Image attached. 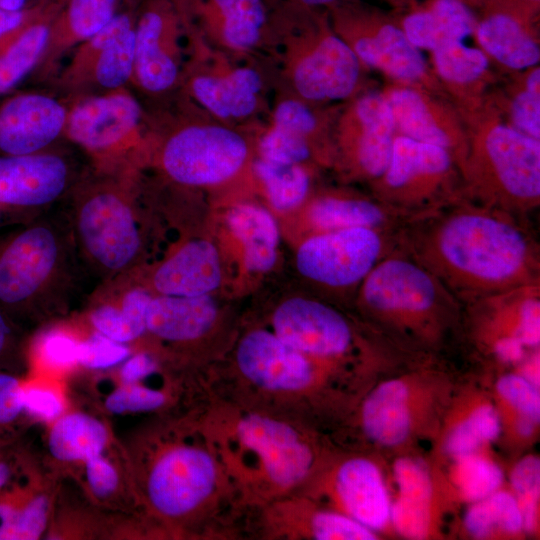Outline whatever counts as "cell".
<instances>
[{"label":"cell","instance_id":"e0dca14e","mask_svg":"<svg viewBox=\"0 0 540 540\" xmlns=\"http://www.w3.org/2000/svg\"><path fill=\"white\" fill-rule=\"evenodd\" d=\"M270 327L286 344L322 365L346 356L355 341L347 318L313 298L292 297L280 303L271 315Z\"/></svg>","mask_w":540,"mask_h":540},{"label":"cell","instance_id":"91938a15","mask_svg":"<svg viewBox=\"0 0 540 540\" xmlns=\"http://www.w3.org/2000/svg\"><path fill=\"white\" fill-rule=\"evenodd\" d=\"M536 422L529 417L523 416L518 421L517 427L520 434L528 436L533 432L534 424Z\"/></svg>","mask_w":540,"mask_h":540},{"label":"cell","instance_id":"9c48e42d","mask_svg":"<svg viewBox=\"0 0 540 540\" xmlns=\"http://www.w3.org/2000/svg\"><path fill=\"white\" fill-rule=\"evenodd\" d=\"M357 305L383 324L434 337L456 316L462 303L397 247L365 278L357 292Z\"/></svg>","mask_w":540,"mask_h":540},{"label":"cell","instance_id":"3957f363","mask_svg":"<svg viewBox=\"0 0 540 540\" xmlns=\"http://www.w3.org/2000/svg\"><path fill=\"white\" fill-rule=\"evenodd\" d=\"M84 276L66 210H46L0 238V308L14 322L68 307Z\"/></svg>","mask_w":540,"mask_h":540},{"label":"cell","instance_id":"7bdbcfd3","mask_svg":"<svg viewBox=\"0 0 540 540\" xmlns=\"http://www.w3.org/2000/svg\"><path fill=\"white\" fill-rule=\"evenodd\" d=\"M48 502L38 496L22 508L0 503V540H33L43 532L47 519Z\"/></svg>","mask_w":540,"mask_h":540},{"label":"cell","instance_id":"4fadbf2b","mask_svg":"<svg viewBox=\"0 0 540 540\" xmlns=\"http://www.w3.org/2000/svg\"><path fill=\"white\" fill-rule=\"evenodd\" d=\"M249 155L246 139L216 124L193 123L169 134L158 148L163 172L186 186L222 183L243 167Z\"/></svg>","mask_w":540,"mask_h":540},{"label":"cell","instance_id":"f6af8a7d","mask_svg":"<svg viewBox=\"0 0 540 540\" xmlns=\"http://www.w3.org/2000/svg\"><path fill=\"white\" fill-rule=\"evenodd\" d=\"M540 70L534 69L528 76L526 88L512 103L511 116L515 129L540 139Z\"/></svg>","mask_w":540,"mask_h":540},{"label":"cell","instance_id":"ac0fdd59","mask_svg":"<svg viewBox=\"0 0 540 540\" xmlns=\"http://www.w3.org/2000/svg\"><path fill=\"white\" fill-rule=\"evenodd\" d=\"M395 119L388 99L368 93L343 117L340 141L352 171L370 181L386 170L394 141Z\"/></svg>","mask_w":540,"mask_h":540},{"label":"cell","instance_id":"44dd1931","mask_svg":"<svg viewBox=\"0 0 540 540\" xmlns=\"http://www.w3.org/2000/svg\"><path fill=\"white\" fill-rule=\"evenodd\" d=\"M330 487L343 514L370 530H380L391 515V504L382 474L371 460L355 456L332 471Z\"/></svg>","mask_w":540,"mask_h":540},{"label":"cell","instance_id":"bcb514c9","mask_svg":"<svg viewBox=\"0 0 540 540\" xmlns=\"http://www.w3.org/2000/svg\"><path fill=\"white\" fill-rule=\"evenodd\" d=\"M498 393L523 416L536 423L540 418V395L536 386L524 376L508 374L497 383Z\"/></svg>","mask_w":540,"mask_h":540},{"label":"cell","instance_id":"ba28073f","mask_svg":"<svg viewBox=\"0 0 540 540\" xmlns=\"http://www.w3.org/2000/svg\"><path fill=\"white\" fill-rule=\"evenodd\" d=\"M462 196L526 218L540 204V142L496 125L466 150Z\"/></svg>","mask_w":540,"mask_h":540},{"label":"cell","instance_id":"277c9868","mask_svg":"<svg viewBox=\"0 0 540 540\" xmlns=\"http://www.w3.org/2000/svg\"><path fill=\"white\" fill-rule=\"evenodd\" d=\"M322 364L266 328L237 341L230 365L208 371L211 396L292 417L311 426Z\"/></svg>","mask_w":540,"mask_h":540},{"label":"cell","instance_id":"484cf974","mask_svg":"<svg viewBox=\"0 0 540 540\" xmlns=\"http://www.w3.org/2000/svg\"><path fill=\"white\" fill-rule=\"evenodd\" d=\"M218 320L210 295H154L146 316V332L171 343H192L208 336Z\"/></svg>","mask_w":540,"mask_h":540},{"label":"cell","instance_id":"ee69618b","mask_svg":"<svg viewBox=\"0 0 540 540\" xmlns=\"http://www.w3.org/2000/svg\"><path fill=\"white\" fill-rule=\"evenodd\" d=\"M511 484L518 496L523 527L532 530L536 523L537 502L540 491V462L535 456L520 460L511 473Z\"/></svg>","mask_w":540,"mask_h":540},{"label":"cell","instance_id":"8d00e7d4","mask_svg":"<svg viewBox=\"0 0 540 540\" xmlns=\"http://www.w3.org/2000/svg\"><path fill=\"white\" fill-rule=\"evenodd\" d=\"M254 170L276 210L294 209L306 199L310 177L302 164H277L259 159L255 162Z\"/></svg>","mask_w":540,"mask_h":540},{"label":"cell","instance_id":"1f68e13d","mask_svg":"<svg viewBox=\"0 0 540 540\" xmlns=\"http://www.w3.org/2000/svg\"><path fill=\"white\" fill-rule=\"evenodd\" d=\"M403 27L414 46L434 51L450 43L463 42L472 33L474 20L460 0H437L432 10L408 16Z\"/></svg>","mask_w":540,"mask_h":540},{"label":"cell","instance_id":"6125c7cd","mask_svg":"<svg viewBox=\"0 0 540 540\" xmlns=\"http://www.w3.org/2000/svg\"><path fill=\"white\" fill-rule=\"evenodd\" d=\"M295 5L300 4L302 6L314 7L330 4L336 0H291Z\"/></svg>","mask_w":540,"mask_h":540},{"label":"cell","instance_id":"74e56055","mask_svg":"<svg viewBox=\"0 0 540 540\" xmlns=\"http://www.w3.org/2000/svg\"><path fill=\"white\" fill-rule=\"evenodd\" d=\"M464 524L472 536L485 538L496 527L509 533L520 531L523 518L517 499L501 491L472 505L465 515Z\"/></svg>","mask_w":540,"mask_h":540},{"label":"cell","instance_id":"60d3db41","mask_svg":"<svg viewBox=\"0 0 540 540\" xmlns=\"http://www.w3.org/2000/svg\"><path fill=\"white\" fill-rule=\"evenodd\" d=\"M308 136L270 122L259 141L260 159L277 164H302L312 154Z\"/></svg>","mask_w":540,"mask_h":540},{"label":"cell","instance_id":"6da1fadb","mask_svg":"<svg viewBox=\"0 0 540 540\" xmlns=\"http://www.w3.org/2000/svg\"><path fill=\"white\" fill-rule=\"evenodd\" d=\"M398 248L462 305L540 283V247L528 220L464 196L408 220Z\"/></svg>","mask_w":540,"mask_h":540},{"label":"cell","instance_id":"52a82bcc","mask_svg":"<svg viewBox=\"0 0 540 540\" xmlns=\"http://www.w3.org/2000/svg\"><path fill=\"white\" fill-rule=\"evenodd\" d=\"M63 136L96 173L137 176L150 153L143 108L127 87L73 97Z\"/></svg>","mask_w":540,"mask_h":540},{"label":"cell","instance_id":"8fae6325","mask_svg":"<svg viewBox=\"0 0 540 540\" xmlns=\"http://www.w3.org/2000/svg\"><path fill=\"white\" fill-rule=\"evenodd\" d=\"M400 230L357 227L315 233L299 246L297 269L323 288L358 292L376 264L398 247Z\"/></svg>","mask_w":540,"mask_h":540},{"label":"cell","instance_id":"f546056e","mask_svg":"<svg viewBox=\"0 0 540 540\" xmlns=\"http://www.w3.org/2000/svg\"><path fill=\"white\" fill-rule=\"evenodd\" d=\"M361 425L371 440L387 446L403 442L410 431L408 389L400 380L377 386L364 400Z\"/></svg>","mask_w":540,"mask_h":540},{"label":"cell","instance_id":"94428289","mask_svg":"<svg viewBox=\"0 0 540 540\" xmlns=\"http://www.w3.org/2000/svg\"><path fill=\"white\" fill-rule=\"evenodd\" d=\"M10 467L9 465L3 461L0 460V490L6 485L10 478Z\"/></svg>","mask_w":540,"mask_h":540},{"label":"cell","instance_id":"ffe728a7","mask_svg":"<svg viewBox=\"0 0 540 540\" xmlns=\"http://www.w3.org/2000/svg\"><path fill=\"white\" fill-rule=\"evenodd\" d=\"M68 105L46 93H25L0 108L1 155L46 150L63 136Z\"/></svg>","mask_w":540,"mask_h":540},{"label":"cell","instance_id":"816d5d0a","mask_svg":"<svg viewBox=\"0 0 540 540\" xmlns=\"http://www.w3.org/2000/svg\"><path fill=\"white\" fill-rule=\"evenodd\" d=\"M23 408L45 420L55 419L63 410L60 398L53 391L36 387L23 391Z\"/></svg>","mask_w":540,"mask_h":540},{"label":"cell","instance_id":"5b68a950","mask_svg":"<svg viewBox=\"0 0 540 540\" xmlns=\"http://www.w3.org/2000/svg\"><path fill=\"white\" fill-rule=\"evenodd\" d=\"M147 495L163 517L195 518L204 538L243 539L248 509L231 485L202 423L192 443L170 446L157 457L148 475Z\"/></svg>","mask_w":540,"mask_h":540},{"label":"cell","instance_id":"db71d44e","mask_svg":"<svg viewBox=\"0 0 540 540\" xmlns=\"http://www.w3.org/2000/svg\"><path fill=\"white\" fill-rule=\"evenodd\" d=\"M157 370V362L153 356L143 352L134 355L126 361L121 376L126 384H134L137 381L153 374Z\"/></svg>","mask_w":540,"mask_h":540},{"label":"cell","instance_id":"9f6ffc18","mask_svg":"<svg viewBox=\"0 0 540 540\" xmlns=\"http://www.w3.org/2000/svg\"><path fill=\"white\" fill-rule=\"evenodd\" d=\"M525 347L517 337H504L494 342L493 351L503 362L515 363L523 359Z\"/></svg>","mask_w":540,"mask_h":540},{"label":"cell","instance_id":"7402d4cb","mask_svg":"<svg viewBox=\"0 0 540 540\" xmlns=\"http://www.w3.org/2000/svg\"><path fill=\"white\" fill-rule=\"evenodd\" d=\"M221 280L216 247L208 240L195 239L184 243L154 269L149 287L155 295L202 296L216 290Z\"/></svg>","mask_w":540,"mask_h":540},{"label":"cell","instance_id":"ab89813d","mask_svg":"<svg viewBox=\"0 0 540 540\" xmlns=\"http://www.w3.org/2000/svg\"><path fill=\"white\" fill-rule=\"evenodd\" d=\"M433 52L438 73L450 82L463 84L475 81L488 67L486 55L463 42L450 43Z\"/></svg>","mask_w":540,"mask_h":540},{"label":"cell","instance_id":"4316f807","mask_svg":"<svg viewBox=\"0 0 540 540\" xmlns=\"http://www.w3.org/2000/svg\"><path fill=\"white\" fill-rule=\"evenodd\" d=\"M307 220L319 233L357 227L397 230L409 219L374 197L324 195L312 201Z\"/></svg>","mask_w":540,"mask_h":540},{"label":"cell","instance_id":"9a60e30c","mask_svg":"<svg viewBox=\"0 0 540 540\" xmlns=\"http://www.w3.org/2000/svg\"><path fill=\"white\" fill-rule=\"evenodd\" d=\"M77 176L67 156L51 148L0 156V208L25 223L66 198Z\"/></svg>","mask_w":540,"mask_h":540},{"label":"cell","instance_id":"7a4b0ae2","mask_svg":"<svg viewBox=\"0 0 540 540\" xmlns=\"http://www.w3.org/2000/svg\"><path fill=\"white\" fill-rule=\"evenodd\" d=\"M201 423L247 509L297 493L318 471L313 426L305 422L211 396Z\"/></svg>","mask_w":540,"mask_h":540},{"label":"cell","instance_id":"f35d334b","mask_svg":"<svg viewBox=\"0 0 540 540\" xmlns=\"http://www.w3.org/2000/svg\"><path fill=\"white\" fill-rule=\"evenodd\" d=\"M500 433L497 411L489 405L475 409L450 433L446 448L454 456L473 453L480 445L492 441Z\"/></svg>","mask_w":540,"mask_h":540},{"label":"cell","instance_id":"d6986e66","mask_svg":"<svg viewBox=\"0 0 540 540\" xmlns=\"http://www.w3.org/2000/svg\"><path fill=\"white\" fill-rule=\"evenodd\" d=\"M195 65L186 85L190 96L222 120H240L259 106L263 86L260 74L248 66H235L221 57Z\"/></svg>","mask_w":540,"mask_h":540},{"label":"cell","instance_id":"f5cc1de1","mask_svg":"<svg viewBox=\"0 0 540 540\" xmlns=\"http://www.w3.org/2000/svg\"><path fill=\"white\" fill-rule=\"evenodd\" d=\"M86 462L87 478L92 491L99 497L109 495L118 482L114 468L99 456Z\"/></svg>","mask_w":540,"mask_h":540},{"label":"cell","instance_id":"7dc6e473","mask_svg":"<svg viewBox=\"0 0 540 540\" xmlns=\"http://www.w3.org/2000/svg\"><path fill=\"white\" fill-rule=\"evenodd\" d=\"M167 397L160 390L126 384L113 392L106 400V407L113 413L125 411H153L166 403Z\"/></svg>","mask_w":540,"mask_h":540},{"label":"cell","instance_id":"603a6c76","mask_svg":"<svg viewBox=\"0 0 540 540\" xmlns=\"http://www.w3.org/2000/svg\"><path fill=\"white\" fill-rule=\"evenodd\" d=\"M99 286L92 294L96 305L90 313L96 330L123 344L142 336L146 332L147 310L154 294L146 286L132 282L129 273Z\"/></svg>","mask_w":540,"mask_h":540},{"label":"cell","instance_id":"2e32d148","mask_svg":"<svg viewBox=\"0 0 540 540\" xmlns=\"http://www.w3.org/2000/svg\"><path fill=\"white\" fill-rule=\"evenodd\" d=\"M181 19L172 0L138 4L132 81L151 94L173 88L181 75Z\"/></svg>","mask_w":540,"mask_h":540},{"label":"cell","instance_id":"d6a6232c","mask_svg":"<svg viewBox=\"0 0 540 540\" xmlns=\"http://www.w3.org/2000/svg\"><path fill=\"white\" fill-rule=\"evenodd\" d=\"M400 496L391 507L390 517L399 532L407 537L420 538L428 526V501L431 482L426 470L414 460L399 459L394 466Z\"/></svg>","mask_w":540,"mask_h":540},{"label":"cell","instance_id":"f1b7e54d","mask_svg":"<svg viewBox=\"0 0 540 540\" xmlns=\"http://www.w3.org/2000/svg\"><path fill=\"white\" fill-rule=\"evenodd\" d=\"M345 42L359 61L392 77L413 81L425 72V61L418 48L404 31L392 25L381 27L375 34L359 35Z\"/></svg>","mask_w":540,"mask_h":540},{"label":"cell","instance_id":"7c38bea8","mask_svg":"<svg viewBox=\"0 0 540 540\" xmlns=\"http://www.w3.org/2000/svg\"><path fill=\"white\" fill-rule=\"evenodd\" d=\"M137 0H122L112 19L73 49L57 85L72 98L126 87L132 82Z\"/></svg>","mask_w":540,"mask_h":540},{"label":"cell","instance_id":"5bb4252c","mask_svg":"<svg viewBox=\"0 0 540 540\" xmlns=\"http://www.w3.org/2000/svg\"><path fill=\"white\" fill-rule=\"evenodd\" d=\"M284 70L302 99L341 100L355 90L360 61L345 40L330 32L291 31L285 39Z\"/></svg>","mask_w":540,"mask_h":540},{"label":"cell","instance_id":"680465c9","mask_svg":"<svg viewBox=\"0 0 540 540\" xmlns=\"http://www.w3.org/2000/svg\"><path fill=\"white\" fill-rule=\"evenodd\" d=\"M28 2L29 0H0V8L7 11H21L28 9Z\"/></svg>","mask_w":540,"mask_h":540},{"label":"cell","instance_id":"d4e9b609","mask_svg":"<svg viewBox=\"0 0 540 540\" xmlns=\"http://www.w3.org/2000/svg\"><path fill=\"white\" fill-rule=\"evenodd\" d=\"M122 0H63L50 28L37 68L44 79L55 75L59 60L100 31L115 15Z\"/></svg>","mask_w":540,"mask_h":540},{"label":"cell","instance_id":"cb8c5ba5","mask_svg":"<svg viewBox=\"0 0 540 540\" xmlns=\"http://www.w3.org/2000/svg\"><path fill=\"white\" fill-rule=\"evenodd\" d=\"M206 36L224 50L241 54L262 38L267 14L263 0H193Z\"/></svg>","mask_w":540,"mask_h":540},{"label":"cell","instance_id":"b9f144b4","mask_svg":"<svg viewBox=\"0 0 540 540\" xmlns=\"http://www.w3.org/2000/svg\"><path fill=\"white\" fill-rule=\"evenodd\" d=\"M458 458L455 479L465 499L479 501L496 492L503 474L495 463L472 453Z\"/></svg>","mask_w":540,"mask_h":540},{"label":"cell","instance_id":"d590c367","mask_svg":"<svg viewBox=\"0 0 540 540\" xmlns=\"http://www.w3.org/2000/svg\"><path fill=\"white\" fill-rule=\"evenodd\" d=\"M107 441L103 424L83 414L67 415L54 425L49 448L60 460H89L99 456Z\"/></svg>","mask_w":540,"mask_h":540},{"label":"cell","instance_id":"30bf717a","mask_svg":"<svg viewBox=\"0 0 540 540\" xmlns=\"http://www.w3.org/2000/svg\"><path fill=\"white\" fill-rule=\"evenodd\" d=\"M455 163L441 146L395 136L388 166L372 182L373 197L409 220L427 214L462 196Z\"/></svg>","mask_w":540,"mask_h":540},{"label":"cell","instance_id":"f907efd6","mask_svg":"<svg viewBox=\"0 0 540 540\" xmlns=\"http://www.w3.org/2000/svg\"><path fill=\"white\" fill-rule=\"evenodd\" d=\"M23 391L17 378L0 372V427L11 424L24 410Z\"/></svg>","mask_w":540,"mask_h":540},{"label":"cell","instance_id":"8992f818","mask_svg":"<svg viewBox=\"0 0 540 540\" xmlns=\"http://www.w3.org/2000/svg\"><path fill=\"white\" fill-rule=\"evenodd\" d=\"M136 180L89 169L66 197L79 257L88 275L100 283L134 271L142 256Z\"/></svg>","mask_w":540,"mask_h":540},{"label":"cell","instance_id":"4dcf8cb0","mask_svg":"<svg viewBox=\"0 0 540 540\" xmlns=\"http://www.w3.org/2000/svg\"><path fill=\"white\" fill-rule=\"evenodd\" d=\"M227 224L244 249V263L252 272H267L278 257L279 229L265 208L240 204L230 209Z\"/></svg>","mask_w":540,"mask_h":540},{"label":"cell","instance_id":"836d02e7","mask_svg":"<svg viewBox=\"0 0 540 540\" xmlns=\"http://www.w3.org/2000/svg\"><path fill=\"white\" fill-rule=\"evenodd\" d=\"M477 39L489 55L512 69L534 66L540 58L538 44L506 15L485 19L477 28Z\"/></svg>","mask_w":540,"mask_h":540},{"label":"cell","instance_id":"83f0119b","mask_svg":"<svg viewBox=\"0 0 540 540\" xmlns=\"http://www.w3.org/2000/svg\"><path fill=\"white\" fill-rule=\"evenodd\" d=\"M63 0H46L39 12L10 34L0 50V93L17 85L41 61L52 21Z\"/></svg>","mask_w":540,"mask_h":540},{"label":"cell","instance_id":"681fc988","mask_svg":"<svg viewBox=\"0 0 540 540\" xmlns=\"http://www.w3.org/2000/svg\"><path fill=\"white\" fill-rule=\"evenodd\" d=\"M79 343L62 331H50L40 340V355L51 367L67 368L78 362Z\"/></svg>","mask_w":540,"mask_h":540},{"label":"cell","instance_id":"6f0895ef","mask_svg":"<svg viewBox=\"0 0 540 540\" xmlns=\"http://www.w3.org/2000/svg\"><path fill=\"white\" fill-rule=\"evenodd\" d=\"M14 321L0 308V362L14 347Z\"/></svg>","mask_w":540,"mask_h":540},{"label":"cell","instance_id":"be15d7a7","mask_svg":"<svg viewBox=\"0 0 540 540\" xmlns=\"http://www.w3.org/2000/svg\"><path fill=\"white\" fill-rule=\"evenodd\" d=\"M13 223L14 222L10 218V216L0 208V227L6 226L8 224H13Z\"/></svg>","mask_w":540,"mask_h":540},{"label":"cell","instance_id":"11a10c76","mask_svg":"<svg viewBox=\"0 0 540 540\" xmlns=\"http://www.w3.org/2000/svg\"><path fill=\"white\" fill-rule=\"evenodd\" d=\"M46 0L21 11H7L0 8V40L11 34L35 16Z\"/></svg>","mask_w":540,"mask_h":540},{"label":"cell","instance_id":"e575fe53","mask_svg":"<svg viewBox=\"0 0 540 540\" xmlns=\"http://www.w3.org/2000/svg\"><path fill=\"white\" fill-rule=\"evenodd\" d=\"M388 102L402 135L441 146L452 153L460 167L464 153L456 140L435 121L422 96L409 88L393 90Z\"/></svg>","mask_w":540,"mask_h":540},{"label":"cell","instance_id":"c3c4849f","mask_svg":"<svg viewBox=\"0 0 540 540\" xmlns=\"http://www.w3.org/2000/svg\"><path fill=\"white\" fill-rule=\"evenodd\" d=\"M129 354V349L123 343L96 331L79 343L78 362L89 368H107L121 362Z\"/></svg>","mask_w":540,"mask_h":540}]
</instances>
